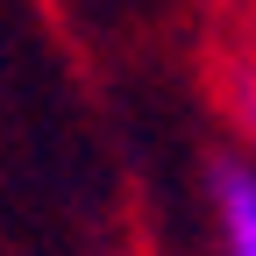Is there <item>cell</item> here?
<instances>
[{"label":"cell","instance_id":"1","mask_svg":"<svg viewBox=\"0 0 256 256\" xmlns=\"http://www.w3.org/2000/svg\"><path fill=\"white\" fill-rule=\"evenodd\" d=\"M214 214H220V242H228V256H256V171L220 164V171H214Z\"/></svg>","mask_w":256,"mask_h":256}]
</instances>
